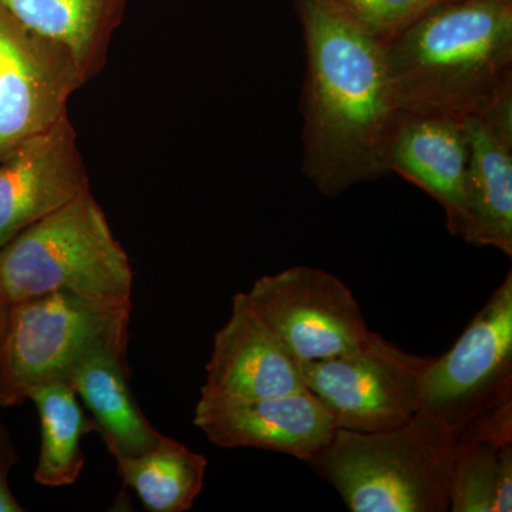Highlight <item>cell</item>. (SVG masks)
<instances>
[{
	"label": "cell",
	"instance_id": "obj_1",
	"mask_svg": "<svg viewBox=\"0 0 512 512\" xmlns=\"http://www.w3.org/2000/svg\"><path fill=\"white\" fill-rule=\"evenodd\" d=\"M306 50L302 170L335 198L384 177V140L399 107L386 45L330 0H296Z\"/></svg>",
	"mask_w": 512,
	"mask_h": 512
},
{
	"label": "cell",
	"instance_id": "obj_2",
	"mask_svg": "<svg viewBox=\"0 0 512 512\" xmlns=\"http://www.w3.org/2000/svg\"><path fill=\"white\" fill-rule=\"evenodd\" d=\"M384 45L404 113L463 121L512 94V3L444 0Z\"/></svg>",
	"mask_w": 512,
	"mask_h": 512
},
{
	"label": "cell",
	"instance_id": "obj_3",
	"mask_svg": "<svg viewBox=\"0 0 512 512\" xmlns=\"http://www.w3.org/2000/svg\"><path fill=\"white\" fill-rule=\"evenodd\" d=\"M460 429L419 412L384 431L336 429L309 461L352 512L450 510V468Z\"/></svg>",
	"mask_w": 512,
	"mask_h": 512
},
{
	"label": "cell",
	"instance_id": "obj_4",
	"mask_svg": "<svg viewBox=\"0 0 512 512\" xmlns=\"http://www.w3.org/2000/svg\"><path fill=\"white\" fill-rule=\"evenodd\" d=\"M133 278L130 258L92 190L0 248V293L9 305L55 291L131 303Z\"/></svg>",
	"mask_w": 512,
	"mask_h": 512
},
{
	"label": "cell",
	"instance_id": "obj_5",
	"mask_svg": "<svg viewBox=\"0 0 512 512\" xmlns=\"http://www.w3.org/2000/svg\"><path fill=\"white\" fill-rule=\"evenodd\" d=\"M130 316L131 303L99 301L72 291L9 305L0 345V406H18L33 387L66 380L93 350L128 342Z\"/></svg>",
	"mask_w": 512,
	"mask_h": 512
},
{
	"label": "cell",
	"instance_id": "obj_6",
	"mask_svg": "<svg viewBox=\"0 0 512 512\" xmlns=\"http://www.w3.org/2000/svg\"><path fill=\"white\" fill-rule=\"evenodd\" d=\"M430 357L416 356L372 332L345 355L301 363L303 384L338 429L384 431L420 412V387Z\"/></svg>",
	"mask_w": 512,
	"mask_h": 512
},
{
	"label": "cell",
	"instance_id": "obj_7",
	"mask_svg": "<svg viewBox=\"0 0 512 512\" xmlns=\"http://www.w3.org/2000/svg\"><path fill=\"white\" fill-rule=\"evenodd\" d=\"M245 295L299 365L353 352L372 335L348 286L322 269L262 276Z\"/></svg>",
	"mask_w": 512,
	"mask_h": 512
},
{
	"label": "cell",
	"instance_id": "obj_8",
	"mask_svg": "<svg viewBox=\"0 0 512 512\" xmlns=\"http://www.w3.org/2000/svg\"><path fill=\"white\" fill-rule=\"evenodd\" d=\"M86 83L69 47L0 8V161L69 117Z\"/></svg>",
	"mask_w": 512,
	"mask_h": 512
},
{
	"label": "cell",
	"instance_id": "obj_9",
	"mask_svg": "<svg viewBox=\"0 0 512 512\" xmlns=\"http://www.w3.org/2000/svg\"><path fill=\"white\" fill-rule=\"evenodd\" d=\"M512 392V274L471 319L453 348L430 357L420 387V412L460 429L474 412Z\"/></svg>",
	"mask_w": 512,
	"mask_h": 512
},
{
	"label": "cell",
	"instance_id": "obj_10",
	"mask_svg": "<svg viewBox=\"0 0 512 512\" xmlns=\"http://www.w3.org/2000/svg\"><path fill=\"white\" fill-rule=\"evenodd\" d=\"M194 424L215 446L259 448L309 463L335 434V420L308 389L252 400H198Z\"/></svg>",
	"mask_w": 512,
	"mask_h": 512
},
{
	"label": "cell",
	"instance_id": "obj_11",
	"mask_svg": "<svg viewBox=\"0 0 512 512\" xmlns=\"http://www.w3.org/2000/svg\"><path fill=\"white\" fill-rule=\"evenodd\" d=\"M90 190L69 117L0 161V248Z\"/></svg>",
	"mask_w": 512,
	"mask_h": 512
},
{
	"label": "cell",
	"instance_id": "obj_12",
	"mask_svg": "<svg viewBox=\"0 0 512 512\" xmlns=\"http://www.w3.org/2000/svg\"><path fill=\"white\" fill-rule=\"evenodd\" d=\"M305 389L301 365L249 305L232 298L228 322L215 333L204 400H252Z\"/></svg>",
	"mask_w": 512,
	"mask_h": 512
},
{
	"label": "cell",
	"instance_id": "obj_13",
	"mask_svg": "<svg viewBox=\"0 0 512 512\" xmlns=\"http://www.w3.org/2000/svg\"><path fill=\"white\" fill-rule=\"evenodd\" d=\"M467 140L463 121L399 111L384 140L382 165L434 198L447 217L450 234L464 220Z\"/></svg>",
	"mask_w": 512,
	"mask_h": 512
},
{
	"label": "cell",
	"instance_id": "obj_14",
	"mask_svg": "<svg viewBox=\"0 0 512 512\" xmlns=\"http://www.w3.org/2000/svg\"><path fill=\"white\" fill-rule=\"evenodd\" d=\"M67 382L92 413L116 461L140 456L163 440L141 412L130 389L128 342L110 343L83 357Z\"/></svg>",
	"mask_w": 512,
	"mask_h": 512
},
{
	"label": "cell",
	"instance_id": "obj_15",
	"mask_svg": "<svg viewBox=\"0 0 512 512\" xmlns=\"http://www.w3.org/2000/svg\"><path fill=\"white\" fill-rule=\"evenodd\" d=\"M467 140L464 220L457 237L512 256V138L483 116L463 120Z\"/></svg>",
	"mask_w": 512,
	"mask_h": 512
},
{
	"label": "cell",
	"instance_id": "obj_16",
	"mask_svg": "<svg viewBox=\"0 0 512 512\" xmlns=\"http://www.w3.org/2000/svg\"><path fill=\"white\" fill-rule=\"evenodd\" d=\"M128 0H0V8L72 50L87 82L104 69Z\"/></svg>",
	"mask_w": 512,
	"mask_h": 512
},
{
	"label": "cell",
	"instance_id": "obj_17",
	"mask_svg": "<svg viewBox=\"0 0 512 512\" xmlns=\"http://www.w3.org/2000/svg\"><path fill=\"white\" fill-rule=\"evenodd\" d=\"M28 399L35 403L42 430L36 483L45 487L76 483L84 468L82 440L97 431L96 423L66 380L39 384L30 390Z\"/></svg>",
	"mask_w": 512,
	"mask_h": 512
},
{
	"label": "cell",
	"instance_id": "obj_18",
	"mask_svg": "<svg viewBox=\"0 0 512 512\" xmlns=\"http://www.w3.org/2000/svg\"><path fill=\"white\" fill-rule=\"evenodd\" d=\"M116 463L124 484L153 512L190 510L204 487L208 466L202 454L167 436L146 453Z\"/></svg>",
	"mask_w": 512,
	"mask_h": 512
},
{
	"label": "cell",
	"instance_id": "obj_19",
	"mask_svg": "<svg viewBox=\"0 0 512 512\" xmlns=\"http://www.w3.org/2000/svg\"><path fill=\"white\" fill-rule=\"evenodd\" d=\"M448 511H512V441L458 433L451 458Z\"/></svg>",
	"mask_w": 512,
	"mask_h": 512
},
{
	"label": "cell",
	"instance_id": "obj_20",
	"mask_svg": "<svg viewBox=\"0 0 512 512\" xmlns=\"http://www.w3.org/2000/svg\"><path fill=\"white\" fill-rule=\"evenodd\" d=\"M383 43L444 0H330Z\"/></svg>",
	"mask_w": 512,
	"mask_h": 512
},
{
	"label": "cell",
	"instance_id": "obj_21",
	"mask_svg": "<svg viewBox=\"0 0 512 512\" xmlns=\"http://www.w3.org/2000/svg\"><path fill=\"white\" fill-rule=\"evenodd\" d=\"M19 461L8 427L0 420V512H22V507L9 487V473Z\"/></svg>",
	"mask_w": 512,
	"mask_h": 512
},
{
	"label": "cell",
	"instance_id": "obj_22",
	"mask_svg": "<svg viewBox=\"0 0 512 512\" xmlns=\"http://www.w3.org/2000/svg\"><path fill=\"white\" fill-rule=\"evenodd\" d=\"M9 303L0 293V345H2L3 333H5L6 319H8Z\"/></svg>",
	"mask_w": 512,
	"mask_h": 512
},
{
	"label": "cell",
	"instance_id": "obj_23",
	"mask_svg": "<svg viewBox=\"0 0 512 512\" xmlns=\"http://www.w3.org/2000/svg\"><path fill=\"white\" fill-rule=\"evenodd\" d=\"M498 2L512 3V0H498Z\"/></svg>",
	"mask_w": 512,
	"mask_h": 512
}]
</instances>
